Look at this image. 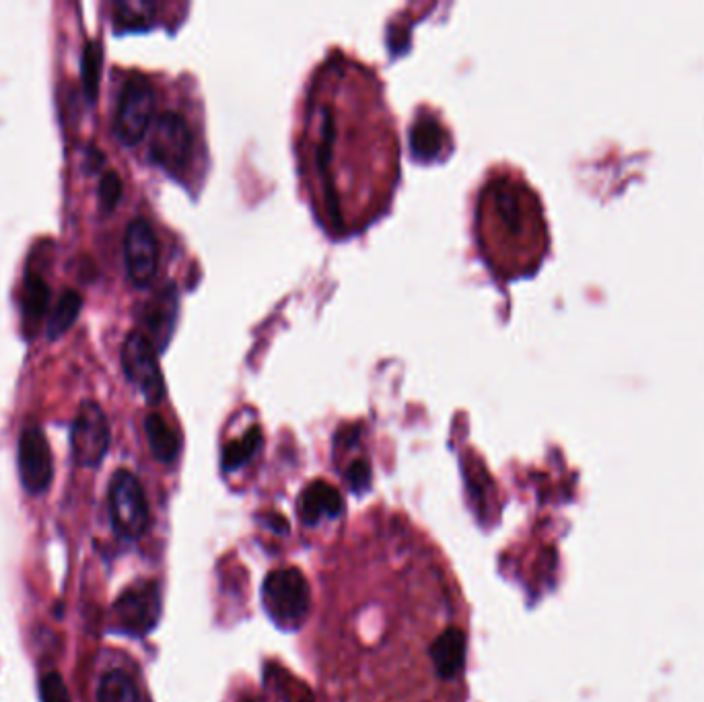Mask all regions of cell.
Segmentation results:
<instances>
[{"mask_svg":"<svg viewBox=\"0 0 704 702\" xmlns=\"http://www.w3.org/2000/svg\"><path fill=\"white\" fill-rule=\"evenodd\" d=\"M262 604L280 630H297L307 618L311 591L297 569H276L262 585Z\"/></svg>","mask_w":704,"mask_h":702,"instance_id":"1","label":"cell"},{"mask_svg":"<svg viewBox=\"0 0 704 702\" xmlns=\"http://www.w3.org/2000/svg\"><path fill=\"white\" fill-rule=\"evenodd\" d=\"M108 501L112 525L122 538L138 540L147 534L151 523L149 501L143 484L130 470H118L112 476Z\"/></svg>","mask_w":704,"mask_h":702,"instance_id":"2","label":"cell"},{"mask_svg":"<svg viewBox=\"0 0 704 702\" xmlns=\"http://www.w3.org/2000/svg\"><path fill=\"white\" fill-rule=\"evenodd\" d=\"M161 618V591L155 581L128 585L112 606L114 630L128 637H145Z\"/></svg>","mask_w":704,"mask_h":702,"instance_id":"3","label":"cell"},{"mask_svg":"<svg viewBox=\"0 0 704 702\" xmlns=\"http://www.w3.org/2000/svg\"><path fill=\"white\" fill-rule=\"evenodd\" d=\"M155 114L153 85L140 75L130 77L120 93L114 130L126 147L138 145L145 138Z\"/></svg>","mask_w":704,"mask_h":702,"instance_id":"4","label":"cell"},{"mask_svg":"<svg viewBox=\"0 0 704 702\" xmlns=\"http://www.w3.org/2000/svg\"><path fill=\"white\" fill-rule=\"evenodd\" d=\"M110 441L108 416L97 402H83L73 420V429H70V449H73L75 462L83 468L101 466L103 458L108 455Z\"/></svg>","mask_w":704,"mask_h":702,"instance_id":"5","label":"cell"},{"mask_svg":"<svg viewBox=\"0 0 704 702\" xmlns=\"http://www.w3.org/2000/svg\"><path fill=\"white\" fill-rule=\"evenodd\" d=\"M122 369L128 381L149 404H159L165 396V381L157 363L155 346L143 332H132L122 346Z\"/></svg>","mask_w":704,"mask_h":702,"instance_id":"6","label":"cell"},{"mask_svg":"<svg viewBox=\"0 0 704 702\" xmlns=\"http://www.w3.org/2000/svg\"><path fill=\"white\" fill-rule=\"evenodd\" d=\"M194 134L186 118L178 112H163L155 120L151 138V157L165 171L178 175L190 161Z\"/></svg>","mask_w":704,"mask_h":702,"instance_id":"7","label":"cell"},{"mask_svg":"<svg viewBox=\"0 0 704 702\" xmlns=\"http://www.w3.org/2000/svg\"><path fill=\"white\" fill-rule=\"evenodd\" d=\"M19 478L29 495H44L54 478V458L50 443L40 427H27L19 437Z\"/></svg>","mask_w":704,"mask_h":702,"instance_id":"8","label":"cell"},{"mask_svg":"<svg viewBox=\"0 0 704 702\" xmlns=\"http://www.w3.org/2000/svg\"><path fill=\"white\" fill-rule=\"evenodd\" d=\"M124 264L134 287H149L159 268V241L147 219H134L124 235Z\"/></svg>","mask_w":704,"mask_h":702,"instance_id":"9","label":"cell"},{"mask_svg":"<svg viewBox=\"0 0 704 702\" xmlns=\"http://www.w3.org/2000/svg\"><path fill=\"white\" fill-rule=\"evenodd\" d=\"M429 659L433 663V668L439 678L443 680H455L464 672L466 665V635L462 628L449 626L441 630V635L435 637Z\"/></svg>","mask_w":704,"mask_h":702,"instance_id":"10","label":"cell"},{"mask_svg":"<svg viewBox=\"0 0 704 702\" xmlns=\"http://www.w3.org/2000/svg\"><path fill=\"white\" fill-rule=\"evenodd\" d=\"M342 511L344 501L340 493L324 480H315L305 486L297 505V513L307 525H318L322 519H336L342 515Z\"/></svg>","mask_w":704,"mask_h":702,"instance_id":"11","label":"cell"},{"mask_svg":"<svg viewBox=\"0 0 704 702\" xmlns=\"http://www.w3.org/2000/svg\"><path fill=\"white\" fill-rule=\"evenodd\" d=\"M175 315H178V291L173 285H167L157 299L147 307V324L151 330V336L159 348H163L173 332Z\"/></svg>","mask_w":704,"mask_h":702,"instance_id":"12","label":"cell"},{"mask_svg":"<svg viewBox=\"0 0 704 702\" xmlns=\"http://www.w3.org/2000/svg\"><path fill=\"white\" fill-rule=\"evenodd\" d=\"M48 303H50V287L44 283V278L35 272H27L23 283L21 305H23L25 326L31 328V332L38 330L40 322L44 320Z\"/></svg>","mask_w":704,"mask_h":702,"instance_id":"13","label":"cell"},{"mask_svg":"<svg viewBox=\"0 0 704 702\" xmlns=\"http://www.w3.org/2000/svg\"><path fill=\"white\" fill-rule=\"evenodd\" d=\"M145 433L149 439V447L159 462L171 464L175 458H178L180 437L167 425V420L161 414L157 412L147 414Z\"/></svg>","mask_w":704,"mask_h":702,"instance_id":"14","label":"cell"},{"mask_svg":"<svg viewBox=\"0 0 704 702\" xmlns=\"http://www.w3.org/2000/svg\"><path fill=\"white\" fill-rule=\"evenodd\" d=\"M445 143V132L433 118H422L412 126L410 149L420 161L435 159Z\"/></svg>","mask_w":704,"mask_h":702,"instance_id":"15","label":"cell"},{"mask_svg":"<svg viewBox=\"0 0 704 702\" xmlns=\"http://www.w3.org/2000/svg\"><path fill=\"white\" fill-rule=\"evenodd\" d=\"M81 307H83V299L77 291L73 289H68L60 295L56 307L52 309L50 313V320H48V338L56 340L60 338L70 326H73L79 318V313H81Z\"/></svg>","mask_w":704,"mask_h":702,"instance_id":"16","label":"cell"},{"mask_svg":"<svg viewBox=\"0 0 704 702\" xmlns=\"http://www.w3.org/2000/svg\"><path fill=\"white\" fill-rule=\"evenodd\" d=\"M97 702H140V694L134 680L126 672L112 670L101 678Z\"/></svg>","mask_w":704,"mask_h":702,"instance_id":"17","label":"cell"},{"mask_svg":"<svg viewBox=\"0 0 704 702\" xmlns=\"http://www.w3.org/2000/svg\"><path fill=\"white\" fill-rule=\"evenodd\" d=\"M260 443H262V433L258 427L250 429L243 437L231 441L223 451V468L227 472H233L243 464H248L252 460V455L258 451Z\"/></svg>","mask_w":704,"mask_h":702,"instance_id":"18","label":"cell"},{"mask_svg":"<svg viewBox=\"0 0 704 702\" xmlns=\"http://www.w3.org/2000/svg\"><path fill=\"white\" fill-rule=\"evenodd\" d=\"M155 15L153 3H118L116 19L126 29H145L151 25Z\"/></svg>","mask_w":704,"mask_h":702,"instance_id":"19","label":"cell"},{"mask_svg":"<svg viewBox=\"0 0 704 702\" xmlns=\"http://www.w3.org/2000/svg\"><path fill=\"white\" fill-rule=\"evenodd\" d=\"M101 73V48L97 42H89L83 54V89L89 101H95L99 91Z\"/></svg>","mask_w":704,"mask_h":702,"instance_id":"20","label":"cell"},{"mask_svg":"<svg viewBox=\"0 0 704 702\" xmlns=\"http://www.w3.org/2000/svg\"><path fill=\"white\" fill-rule=\"evenodd\" d=\"M122 180L116 171H105L99 182V206L103 213H112L122 198Z\"/></svg>","mask_w":704,"mask_h":702,"instance_id":"21","label":"cell"},{"mask_svg":"<svg viewBox=\"0 0 704 702\" xmlns=\"http://www.w3.org/2000/svg\"><path fill=\"white\" fill-rule=\"evenodd\" d=\"M40 698L42 702H73L64 684V678L58 672H48L40 680Z\"/></svg>","mask_w":704,"mask_h":702,"instance_id":"22","label":"cell"},{"mask_svg":"<svg viewBox=\"0 0 704 702\" xmlns=\"http://www.w3.org/2000/svg\"><path fill=\"white\" fill-rule=\"evenodd\" d=\"M348 486L355 490V493H363L365 488H369L371 482V466L365 460H357L352 462L344 474Z\"/></svg>","mask_w":704,"mask_h":702,"instance_id":"23","label":"cell"},{"mask_svg":"<svg viewBox=\"0 0 704 702\" xmlns=\"http://www.w3.org/2000/svg\"><path fill=\"white\" fill-rule=\"evenodd\" d=\"M241 702H258V700H252V698H248V700H241Z\"/></svg>","mask_w":704,"mask_h":702,"instance_id":"24","label":"cell"}]
</instances>
